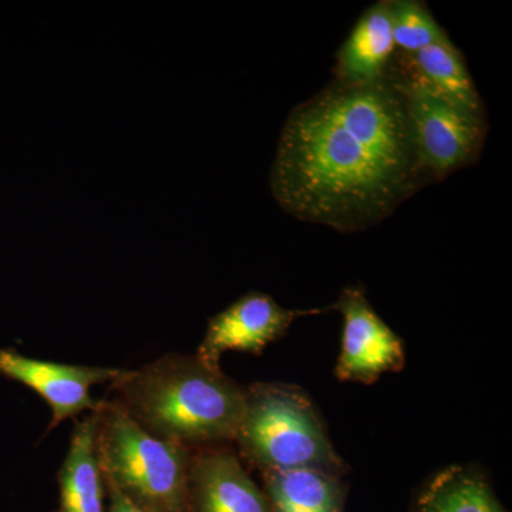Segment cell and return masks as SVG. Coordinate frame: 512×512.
<instances>
[{"label":"cell","instance_id":"cell-1","mask_svg":"<svg viewBox=\"0 0 512 512\" xmlns=\"http://www.w3.org/2000/svg\"><path fill=\"white\" fill-rule=\"evenodd\" d=\"M407 113L402 74L338 80L289 113L271 170L279 207L339 232L375 227L429 183Z\"/></svg>","mask_w":512,"mask_h":512},{"label":"cell","instance_id":"cell-2","mask_svg":"<svg viewBox=\"0 0 512 512\" xmlns=\"http://www.w3.org/2000/svg\"><path fill=\"white\" fill-rule=\"evenodd\" d=\"M117 404L158 439L192 448L235 440L245 387L195 356L168 355L114 380Z\"/></svg>","mask_w":512,"mask_h":512},{"label":"cell","instance_id":"cell-3","mask_svg":"<svg viewBox=\"0 0 512 512\" xmlns=\"http://www.w3.org/2000/svg\"><path fill=\"white\" fill-rule=\"evenodd\" d=\"M234 441L262 476L316 470L345 477L349 471L308 394L293 384L245 387L244 413Z\"/></svg>","mask_w":512,"mask_h":512},{"label":"cell","instance_id":"cell-4","mask_svg":"<svg viewBox=\"0 0 512 512\" xmlns=\"http://www.w3.org/2000/svg\"><path fill=\"white\" fill-rule=\"evenodd\" d=\"M97 414V454L107 484L150 512H188L192 448L158 439L114 403Z\"/></svg>","mask_w":512,"mask_h":512},{"label":"cell","instance_id":"cell-5","mask_svg":"<svg viewBox=\"0 0 512 512\" xmlns=\"http://www.w3.org/2000/svg\"><path fill=\"white\" fill-rule=\"evenodd\" d=\"M402 79L414 146L429 180H444L476 163L487 134L485 114L461 109L421 84Z\"/></svg>","mask_w":512,"mask_h":512},{"label":"cell","instance_id":"cell-6","mask_svg":"<svg viewBox=\"0 0 512 512\" xmlns=\"http://www.w3.org/2000/svg\"><path fill=\"white\" fill-rule=\"evenodd\" d=\"M332 308L343 318L342 350L335 367L340 382L373 384L384 373L403 370V342L377 315L362 286L343 289Z\"/></svg>","mask_w":512,"mask_h":512},{"label":"cell","instance_id":"cell-7","mask_svg":"<svg viewBox=\"0 0 512 512\" xmlns=\"http://www.w3.org/2000/svg\"><path fill=\"white\" fill-rule=\"evenodd\" d=\"M332 309H286L266 293L249 292L208 320L207 332L195 357L202 365L221 370L224 353L261 355L269 343L284 338L296 319Z\"/></svg>","mask_w":512,"mask_h":512},{"label":"cell","instance_id":"cell-8","mask_svg":"<svg viewBox=\"0 0 512 512\" xmlns=\"http://www.w3.org/2000/svg\"><path fill=\"white\" fill-rule=\"evenodd\" d=\"M121 373L113 367L63 365L0 349V375L25 384L46 400L53 412L50 429L84 410L97 412L101 403L93 399L90 389L114 382Z\"/></svg>","mask_w":512,"mask_h":512},{"label":"cell","instance_id":"cell-9","mask_svg":"<svg viewBox=\"0 0 512 512\" xmlns=\"http://www.w3.org/2000/svg\"><path fill=\"white\" fill-rule=\"evenodd\" d=\"M188 512H272L231 448H198L188 470Z\"/></svg>","mask_w":512,"mask_h":512},{"label":"cell","instance_id":"cell-10","mask_svg":"<svg viewBox=\"0 0 512 512\" xmlns=\"http://www.w3.org/2000/svg\"><path fill=\"white\" fill-rule=\"evenodd\" d=\"M396 53L389 0L365 10L336 53V79L345 84H367L382 79Z\"/></svg>","mask_w":512,"mask_h":512},{"label":"cell","instance_id":"cell-11","mask_svg":"<svg viewBox=\"0 0 512 512\" xmlns=\"http://www.w3.org/2000/svg\"><path fill=\"white\" fill-rule=\"evenodd\" d=\"M403 57L406 60V70L402 73L404 79L421 84L454 106L471 113L485 114L473 77L451 39Z\"/></svg>","mask_w":512,"mask_h":512},{"label":"cell","instance_id":"cell-12","mask_svg":"<svg viewBox=\"0 0 512 512\" xmlns=\"http://www.w3.org/2000/svg\"><path fill=\"white\" fill-rule=\"evenodd\" d=\"M410 512H507L480 467L450 466L414 495Z\"/></svg>","mask_w":512,"mask_h":512},{"label":"cell","instance_id":"cell-13","mask_svg":"<svg viewBox=\"0 0 512 512\" xmlns=\"http://www.w3.org/2000/svg\"><path fill=\"white\" fill-rule=\"evenodd\" d=\"M97 414L76 424L60 470L62 512H104L103 471L97 454Z\"/></svg>","mask_w":512,"mask_h":512},{"label":"cell","instance_id":"cell-14","mask_svg":"<svg viewBox=\"0 0 512 512\" xmlns=\"http://www.w3.org/2000/svg\"><path fill=\"white\" fill-rule=\"evenodd\" d=\"M272 512H345L349 487L343 477L316 470L264 474Z\"/></svg>","mask_w":512,"mask_h":512},{"label":"cell","instance_id":"cell-15","mask_svg":"<svg viewBox=\"0 0 512 512\" xmlns=\"http://www.w3.org/2000/svg\"><path fill=\"white\" fill-rule=\"evenodd\" d=\"M396 50L414 55L426 47L450 40L431 15L429 8L416 0H389Z\"/></svg>","mask_w":512,"mask_h":512},{"label":"cell","instance_id":"cell-16","mask_svg":"<svg viewBox=\"0 0 512 512\" xmlns=\"http://www.w3.org/2000/svg\"><path fill=\"white\" fill-rule=\"evenodd\" d=\"M111 494V504L109 512H150L144 508L138 507L133 501L128 500L126 495L121 494L116 487L109 484Z\"/></svg>","mask_w":512,"mask_h":512}]
</instances>
